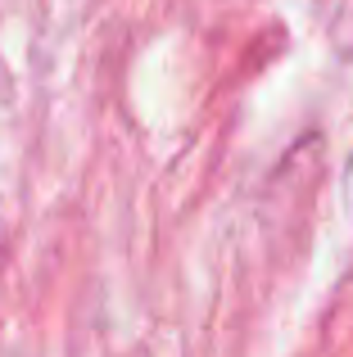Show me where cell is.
<instances>
[{
  "mask_svg": "<svg viewBox=\"0 0 353 357\" xmlns=\"http://www.w3.org/2000/svg\"><path fill=\"white\" fill-rule=\"evenodd\" d=\"M345 195H349V213H353V158H349V176H345Z\"/></svg>",
  "mask_w": 353,
  "mask_h": 357,
  "instance_id": "obj_1",
  "label": "cell"
}]
</instances>
